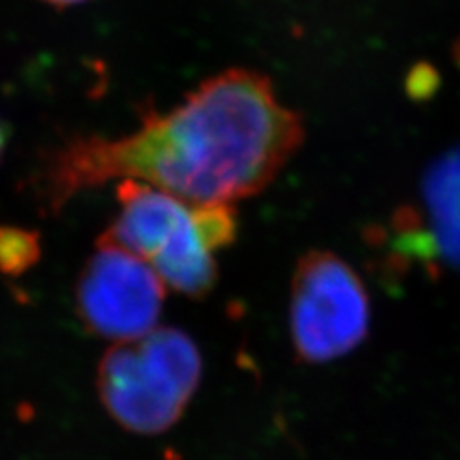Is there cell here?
<instances>
[{
  "label": "cell",
  "instance_id": "cell-1",
  "mask_svg": "<svg viewBox=\"0 0 460 460\" xmlns=\"http://www.w3.org/2000/svg\"><path fill=\"white\" fill-rule=\"evenodd\" d=\"M304 140V119L267 75L226 69L169 111L144 115L133 133L66 144L47 171V192L60 208L86 189L138 181L194 204L234 206L263 192Z\"/></svg>",
  "mask_w": 460,
  "mask_h": 460
},
{
  "label": "cell",
  "instance_id": "cell-2",
  "mask_svg": "<svg viewBox=\"0 0 460 460\" xmlns=\"http://www.w3.org/2000/svg\"><path fill=\"white\" fill-rule=\"evenodd\" d=\"M115 198L104 236L144 259L169 290L206 297L219 279V253L238 234L234 206L194 204L138 181H119Z\"/></svg>",
  "mask_w": 460,
  "mask_h": 460
},
{
  "label": "cell",
  "instance_id": "cell-3",
  "mask_svg": "<svg viewBox=\"0 0 460 460\" xmlns=\"http://www.w3.org/2000/svg\"><path fill=\"white\" fill-rule=\"evenodd\" d=\"M201 353L179 328L157 326L113 343L96 370L100 402L123 429L160 436L189 409L201 382Z\"/></svg>",
  "mask_w": 460,
  "mask_h": 460
},
{
  "label": "cell",
  "instance_id": "cell-4",
  "mask_svg": "<svg viewBox=\"0 0 460 460\" xmlns=\"http://www.w3.org/2000/svg\"><path fill=\"white\" fill-rule=\"evenodd\" d=\"M370 330V297L357 270L332 252L299 259L290 294V338L297 361L326 365L353 353Z\"/></svg>",
  "mask_w": 460,
  "mask_h": 460
},
{
  "label": "cell",
  "instance_id": "cell-5",
  "mask_svg": "<svg viewBox=\"0 0 460 460\" xmlns=\"http://www.w3.org/2000/svg\"><path fill=\"white\" fill-rule=\"evenodd\" d=\"M165 292L144 259L102 234L79 275L75 307L91 334L119 343L157 328Z\"/></svg>",
  "mask_w": 460,
  "mask_h": 460
},
{
  "label": "cell",
  "instance_id": "cell-6",
  "mask_svg": "<svg viewBox=\"0 0 460 460\" xmlns=\"http://www.w3.org/2000/svg\"><path fill=\"white\" fill-rule=\"evenodd\" d=\"M394 246L420 259L438 257L460 270V150L445 154L426 172L420 208L394 221Z\"/></svg>",
  "mask_w": 460,
  "mask_h": 460
},
{
  "label": "cell",
  "instance_id": "cell-7",
  "mask_svg": "<svg viewBox=\"0 0 460 460\" xmlns=\"http://www.w3.org/2000/svg\"><path fill=\"white\" fill-rule=\"evenodd\" d=\"M45 3L54 4V6H75V4L86 3V0H45Z\"/></svg>",
  "mask_w": 460,
  "mask_h": 460
},
{
  "label": "cell",
  "instance_id": "cell-8",
  "mask_svg": "<svg viewBox=\"0 0 460 460\" xmlns=\"http://www.w3.org/2000/svg\"><path fill=\"white\" fill-rule=\"evenodd\" d=\"M4 146V133H3V127H0V152H3Z\"/></svg>",
  "mask_w": 460,
  "mask_h": 460
}]
</instances>
